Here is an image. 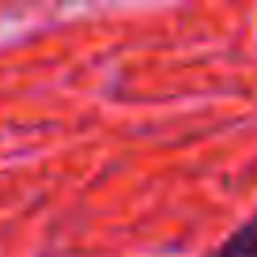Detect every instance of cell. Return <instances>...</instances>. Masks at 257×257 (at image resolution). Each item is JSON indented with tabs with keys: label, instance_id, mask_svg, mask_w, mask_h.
<instances>
[{
	"label": "cell",
	"instance_id": "6da1fadb",
	"mask_svg": "<svg viewBox=\"0 0 257 257\" xmlns=\"http://www.w3.org/2000/svg\"><path fill=\"white\" fill-rule=\"evenodd\" d=\"M216 257H257V216L249 223H242L231 238L219 246Z\"/></svg>",
	"mask_w": 257,
	"mask_h": 257
}]
</instances>
